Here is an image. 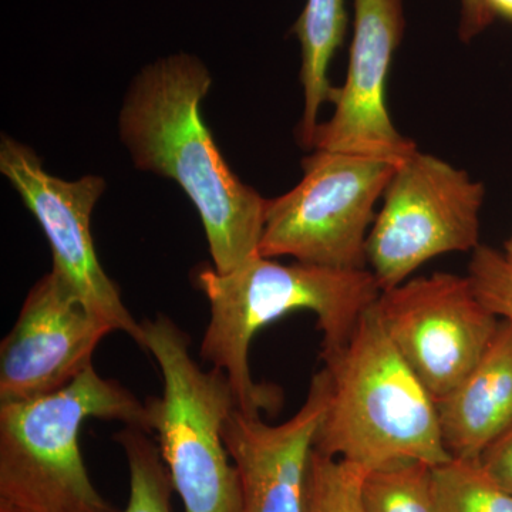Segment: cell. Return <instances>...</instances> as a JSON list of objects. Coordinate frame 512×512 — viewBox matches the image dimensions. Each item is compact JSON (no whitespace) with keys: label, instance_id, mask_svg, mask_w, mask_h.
Instances as JSON below:
<instances>
[{"label":"cell","instance_id":"obj_12","mask_svg":"<svg viewBox=\"0 0 512 512\" xmlns=\"http://www.w3.org/2000/svg\"><path fill=\"white\" fill-rule=\"evenodd\" d=\"M328 397L323 367L301 409L285 423L272 426L238 406L231 410L222 439L237 470L241 512H308L309 464Z\"/></svg>","mask_w":512,"mask_h":512},{"label":"cell","instance_id":"obj_23","mask_svg":"<svg viewBox=\"0 0 512 512\" xmlns=\"http://www.w3.org/2000/svg\"><path fill=\"white\" fill-rule=\"evenodd\" d=\"M505 261L508 262L510 268L512 269V235L507 242H505Z\"/></svg>","mask_w":512,"mask_h":512},{"label":"cell","instance_id":"obj_19","mask_svg":"<svg viewBox=\"0 0 512 512\" xmlns=\"http://www.w3.org/2000/svg\"><path fill=\"white\" fill-rule=\"evenodd\" d=\"M467 276L481 302L512 326V269L504 254L480 245L473 251Z\"/></svg>","mask_w":512,"mask_h":512},{"label":"cell","instance_id":"obj_24","mask_svg":"<svg viewBox=\"0 0 512 512\" xmlns=\"http://www.w3.org/2000/svg\"><path fill=\"white\" fill-rule=\"evenodd\" d=\"M0 512H20L18 510H15V508L10 507V505L5 503H0Z\"/></svg>","mask_w":512,"mask_h":512},{"label":"cell","instance_id":"obj_7","mask_svg":"<svg viewBox=\"0 0 512 512\" xmlns=\"http://www.w3.org/2000/svg\"><path fill=\"white\" fill-rule=\"evenodd\" d=\"M485 190L467 171L416 150L396 167L376 215L366 258L380 291L436 256L480 247Z\"/></svg>","mask_w":512,"mask_h":512},{"label":"cell","instance_id":"obj_4","mask_svg":"<svg viewBox=\"0 0 512 512\" xmlns=\"http://www.w3.org/2000/svg\"><path fill=\"white\" fill-rule=\"evenodd\" d=\"M87 419L151 433L147 404L93 366L59 392L0 403V503L20 512H120L84 463L79 436Z\"/></svg>","mask_w":512,"mask_h":512},{"label":"cell","instance_id":"obj_22","mask_svg":"<svg viewBox=\"0 0 512 512\" xmlns=\"http://www.w3.org/2000/svg\"><path fill=\"white\" fill-rule=\"evenodd\" d=\"M487 5L495 18L500 16V18L512 22V0H487Z\"/></svg>","mask_w":512,"mask_h":512},{"label":"cell","instance_id":"obj_15","mask_svg":"<svg viewBox=\"0 0 512 512\" xmlns=\"http://www.w3.org/2000/svg\"><path fill=\"white\" fill-rule=\"evenodd\" d=\"M434 512H512V494L481 466L480 460L451 458L431 467Z\"/></svg>","mask_w":512,"mask_h":512},{"label":"cell","instance_id":"obj_9","mask_svg":"<svg viewBox=\"0 0 512 512\" xmlns=\"http://www.w3.org/2000/svg\"><path fill=\"white\" fill-rule=\"evenodd\" d=\"M0 173L19 192L39 222L52 249L53 271L62 276L84 305L143 348V328L121 299L119 286L104 271L94 247L92 214L106 181L86 175L76 181L47 173L42 160L20 141L0 140Z\"/></svg>","mask_w":512,"mask_h":512},{"label":"cell","instance_id":"obj_10","mask_svg":"<svg viewBox=\"0 0 512 512\" xmlns=\"http://www.w3.org/2000/svg\"><path fill=\"white\" fill-rule=\"evenodd\" d=\"M111 332L52 269L30 289L0 345V403L39 399L69 386L93 366L94 350Z\"/></svg>","mask_w":512,"mask_h":512},{"label":"cell","instance_id":"obj_13","mask_svg":"<svg viewBox=\"0 0 512 512\" xmlns=\"http://www.w3.org/2000/svg\"><path fill=\"white\" fill-rule=\"evenodd\" d=\"M441 437L451 458L480 460L512 427V326L501 319L476 367L436 402Z\"/></svg>","mask_w":512,"mask_h":512},{"label":"cell","instance_id":"obj_6","mask_svg":"<svg viewBox=\"0 0 512 512\" xmlns=\"http://www.w3.org/2000/svg\"><path fill=\"white\" fill-rule=\"evenodd\" d=\"M397 165L315 150L302 161L301 183L266 204L259 255L348 271L367 269L375 207Z\"/></svg>","mask_w":512,"mask_h":512},{"label":"cell","instance_id":"obj_20","mask_svg":"<svg viewBox=\"0 0 512 512\" xmlns=\"http://www.w3.org/2000/svg\"><path fill=\"white\" fill-rule=\"evenodd\" d=\"M480 463L504 490L512 494V427L485 448Z\"/></svg>","mask_w":512,"mask_h":512},{"label":"cell","instance_id":"obj_2","mask_svg":"<svg viewBox=\"0 0 512 512\" xmlns=\"http://www.w3.org/2000/svg\"><path fill=\"white\" fill-rule=\"evenodd\" d=\"M195 284L210 303V322L201 356L227 375L237 406L245 413L278 412V387L254 382L249 348L259 330L288 313L309 311L322 332V355L338 352L355 332L363 313L379 298L369 269L284 265L256 255L228 274L200 269Z\"/></svg>","mask_w":512,"mask_h":512},{"label":"cell","instance_id":"obj_1","mask_svg":"<svg viewBox=\"0 0 512 512\" xmlns=\"http://www.w3.org/2000/svg\"><path fill=\"white\" fill-rule=\"evenodd\" d=\"M212 77L198 57L173 55L141 70L120 110V138L138 170L171 178L200 214L214 269L259 255L268 201L242 183L202 120Z\"/></svg>","mask_w":512,"mask_h":512},{"label":"cell","instance_id":"obj_16","mask_svg":"<svg viewBox=\"0 0 512 512\" xmlns=\"http://www.w3.org/2000/svg\"><path fill=\"white\" fill-rule=\"evenodd\" d=\"M116 440L123 448L130 474V494L120 512H173V481L148 431L126 426Z\"/></svg>","mask_w":512,"mask_h":512},{"label":"cell","instance_id":"obj_5","mask_svg":"<svg viewBox=\"0 0 512 512\" xmlns=\"http://www.w3.org/2000/svg\"><path fill=\"white\" fill-rule=\"evenodd\" d=\"M143 349L156 359L163 394L148 400L150 429L185 512H241L237 470L222 429L237 406L227 375L204 370L190 338L167 316L141 323Z\"/></svg>","mask_w":512,"mask_h":512},{"label":"cell","instance_id":"obj_11","mask_svg":"<svg viewBox=\"0 0 512 512\" xmlns=\"http://www.w3.org/2000/svg\"><path fill=\"white\" fill-rule=\"evenodd\" d=\"M353 5L348 74L332 117L316 127L312 148L400 164L417 150L394 127L386 103L387 77L406 29L403 0H353Z\"/></svg>","mask_w":512,"mask_h":512},{"label":"cell","instance_id":"obj_8","mask_svg":"<svg viewBox=\"0 0 512 512\" xmlns=\"http://www.w3.org/2000/svg\"><path fill=\"white\" fill-rule=\"evenodd\" d=\"M373 308L394 348L436 402L476 367L501 322L468 276L447 272L380 292Z\"/></svg>","mask_w":512,"mask_h":512},{"label":"cell","instance_id":"obj_17","mask_svg":"<svg viewBox=\"0 0 512 512\" xmlns=\"http://www.w3.org/2000/svg\"><path fill=\"white\" fill-rule=\"evenodd\" d=\"M362 504L365 512H434L431 466L413 461L369 471Z\"/></svg>","mask_w":512,"mask_h":512},{"label":"cell","instance_id":"obj_21","mask_svg":"<svg viewBox=\"0 0 512 512\" xmlns=\"http://www.w3.org/2000/svg\"><path fill=\"white\" fill-rule=\"evenodd\" d=\"M495 16L488 8L487 0H460V25L458 36L461 42L476 39L493 23Z\"/></svg>","mask_w":512,"mask_h":512},{"label":"cell","instance_id":"obj_14","mask_svg":"<svg viewBox=\"0 0 512 512\" xmlns=\"http://www.w3.org/2000/svg\"><path fill=\"white\" fill-rule=\"evenodd\" d=\"M348 30L345 0H308L292 32L301 43L303 116L298 128L299 143L312 148L313 134L319 126V110L335 103L339 87L330 83V60L343 45Z\"/></svg>","mask_w":512,"mask_h":512},{"label":"cell","instance_id":"obj_18","mask_svg":"<svg viewBox=\"0 0 512 512\" xmlns=\"http://www.w3.org/2000/svg\"><path fill=\"white\" fill-rule=\"evenodd\" d=\"M366 471L348 461L313 450L309 464L308 512H365L362 483Z\"/></svg>","mask_w":512,"mask_h":512},{"label":"cell","instance_id":"obj_3","mask_svg":"<svg viewBox=\"0 0 512 512\" xmlns=\"http://www.w3.org/2000/svg\"><path fill=\"white\" fill-rule=\"evenodd\" d=\"M373 305L349 342L322 356L329 397L315 450L366 473L413 461L447 463L436 400L394 348Z\"/></svg>","mask_w":512,"mask_h":512}]
</instances>
